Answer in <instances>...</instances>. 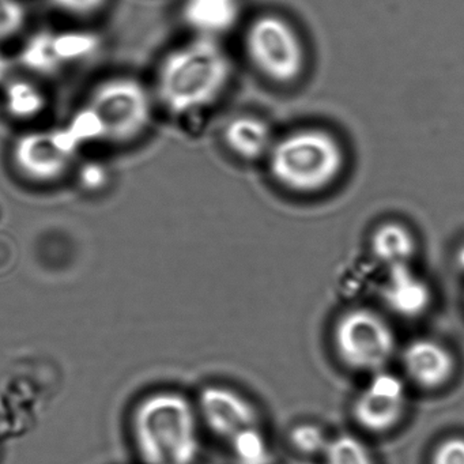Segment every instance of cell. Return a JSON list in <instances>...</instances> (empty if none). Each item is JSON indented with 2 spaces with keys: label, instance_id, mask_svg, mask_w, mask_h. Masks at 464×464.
Instances as JSON below:
<instances>
[{
  "label": "cell",
  "instance_id": "6da1fadb",
  "mask_svg": "<svg viewBox=\"0 0 464 464\" xmlns=\"http://www.w3.org/2000/svg\"><path fill=\"white\" fill-rule=\"evenodd\" d=\"M232 75V61L222 45L217 40L195 37L160 62L154 96L170 115H189L218 102Z\"/></svg>",
  "mask_w": 464,
  "mask_h": 464
},
{
  "label": "cell",
  "instance_id": "7a4b0ae2",
  "mask_svg": "<svg viewBox=\"0 0 464 464\" xmlns=\"http://www.w3.org/2000/svg\"><path fill=\"white\" fill-rule=\"evenodd\" d=\"M132 430L146 464H191L199 450V414L188 399L157 392L143 399L132 418Z\"/></svg>",
  "mask_w": 464,
  "mask_h": 464
},
{
  "label": "cell",
  "instance_id": "3957f363",
  "mask_svg": "<svg viewBox=\"0 0 464 464\" xmlns=\"http://www.w3.org/2000/svg\"><path fill=\"white\" fill-rule=\"evenodd\" d=\"M274 180L295 194H316L335 183L344 167L339 140L320 129L290 132L274 142L267 156Z\"/></svg>",
  "mask_w": 464,
  "mask_h": 464
},
{
  "label": "cell",
  "instance_id": "277c9868",
  "mask_svg": "<svg viewBox=\"0 0 464 464\" xmlns=\"http://www.w3.org/2000/svg\"><path fill=\"white\" fill-rule=\"evenodd\" d=\"M153 93L131 75H113L100 81L83 104L102 129V143L124 146L137 142L153 121Z\"/></svg>",
  "mask_w": 464,
  "mask_h": 464
},
{
  "label": "cell",
  "instance_id": "5b68a950",
  "mask_svg": "<svg viewBox=\"0 0 464 464\" xmlns=\"http://www.w3.org/2000/svg\"><path fill=\"white\" fill-rule=\"evenodd\" d=\"M333 343L346 368L371 374L384 371L398 347L392 325L369 308L343 312L334 325Z\"/></svg>",
  "mask_w": 464,
  "mask_h": 464
},
{
  "label": "cell",
  "instance_id": "8992f818",
  "mask_svg": "<svg viewBox=\"0 0 464 464\" xmlns=\"http://www.w3.org/2000/svg\"><path fill=\"white\" fill-rule=\"evenodd\" d=\"M246 50L254 66L276 83L295 82L305 69L303 40L276 15H263L249 25Z\"/></svg>",
  "mask_w": 464,
  "mask_h": 464
},
{
  "label": "cell",
  "instance_id": "52a82bcc",
  "mask_svg": "<svg viewBox=\"0 0 464 464\" xmlns=\"http://www.w3.org/2000/svg\"><path fill=\"white\" fill-rule=\"evenodd\" d=\"M80 148L67 127L25 132L13 142L10 160L25 180L47 186L72 170Z\"/></svg>",
  "mask_w": 464,
  "mask_h": 464
},
{
  "label": "cell",
  "instance_id": "ba28073f",
  "mask_svg": "<svg viewBox=\"0 0 464 464\" xmlns=\"http://www.w3.org/2000/svg\"><path fill=\"white\" fill-rule=\"evenodd\" d=\"M406 382L388 371L372 374L353 401V418L362 430L384 434L403 420L407 411Z\"/></svg>",
  "mask_w": 464,
  "mask_h": 464
},
{
  "label": "cell",
  "instance_id": "9c48e42d",
  "mask_svg": "<svg viewBox=\"0 0 464 464\" xmlns=\"http://www.w3.org/2000/svg\"><path fill=\"white\" fill-rule=\"evenodd\" d=\"M197 410L208 430L227 441L246 429L260 426L256 407L246 396L224 385L206 387Z\"/></svg>",
  "mask_w": 464,
  "mask_h": 464
},
{
  "label": "cell",
  "instance_id": "30bf717a",
  "mask_svg": "<svg viewBox=\"0 0 464 464\" xmlns=\"http://www.w3.org/2000/svg\"><path fill=\"white\" fill-rule=\"evenodd\" d=\"M401 366L410 382L425 391L447 387L458 372L452 350L431 338H418L407 343L401 353Z\"/></svg>",
  "mask_w": 464,
  "mask_h": 464
},
{
  "label": "cell",
  "instance_id": "8fae6325",
  "mask_svg": "<svg viewBox=\"0 0 464 464\" xmlns=\"http://www.w3.org/2000/svg\"><path fill=\"white\" fill-rule=\"evenodd\" d=\"M382 297L393 314L407 319L422 316L430 308L431 289L410 265L387 268Z\"/></svg>",
  "mask_w": 464,
  "mask_h": 464
},
{
  "label": "cell",
  "instance_id": "7c38bea8",
  "mask_svg": "<svg viewBox=\"0 0 464 464\" xmlns=\"http://www.w3.org/2000/svg\"><path fill=\"white\" fill-rule=\"evenodd\" d=\"M241 15L240 0H184L181 17L197 37L217 40L229 34Z\"/></svg>",
  "mask_w": 464,
  "mask_h": 464
},
{
  "label": "cell",
  "instance_id": "4fadbf2b",
  "mask_svg": "<svg viewBox=\"0 0 464 464\" xmlns=\"http://www.w3.org/2000/svg\"><path fill=\"white\" fill-rule=\"evenodd\" d=\"M224 140L232 153L243 160L267 157L273 148L270 126L256 116H237L227 124Z\"/></svg>",
  "mask_w": 464,
  "mask_h": 464
},
{
  "label": "cell",
  "instance_id": "5bb4252c",
  "mask_svg": "<svg viewBox=\"0 0 464 464\" xmlns=\"http://www.w3.org/2000/svg\"><path fill=\"white\" fill-rule=\"evenodd\" d=\"M371 252L387 268L410 265L417 254V238L406 225L384 222L372 233Z\"/></svg>",
  "mask_w": 464,
  "mask_h": 464
},
{
  "label": "cell",
  "instance_id": "9a60e30c",
  "mask_svg": "<svg viewBox=\"0 0 464 464\" xmlns=\"http://www.w3.org/2000/svg\"><path fill=\"white\" fill-rule=\"evenodd\" d=\"M47 107V94L31 80L14 78L4 86V108L13 121H34L45 112Z\"/></svg>",
  "mask_w": 464,
  "mask_h": 464
},
{
  "label": "cell",
  "instance_id": "2e32d148",
  "mask_svg": "<svg viewBox=\"0 0 464 464\" xmlns=\"http://www.w3.org/2000/svg\"><path fill=\"white\" fill-rule=\"evenodd\" d=\"M53 50L62 67L77 63L93 55L99 47V37L89 32H62L51 34Z\"/></svg>",
  "mask_w": 464,
  "mask_h": 464
},
{
  "label": "cell",
  "instance_id": "e0dca14e",
  "mask_svg": "<svg viewBox=\"0 0 464 464\" xmlns=\"http://www.w3.org/2000/svg\"><path fill=\"white\" fill-rule=\"evenodd\" d=\"M20 53L21 64L36 74L53 75L63 69L53 53L51 32L34 34Z\"/></svg>",
  "mask_w": 464,
  "mask_h": 464
},
{
  "label": "cell",
  "instance_id": "ac0fdd59",
  "mask_svg": "<svg viewBox=\"0 0 464 464\" xmlns=\"http://www.w3.org/2000/svg\"><path fill=\"white\" fill-rule=\"evenodd\" d=\"M227 442L238 464H270V445L260 426L246 429Z\"/></svg>",
  "mask_w": 464,
  "mask_h": 464
},
{
  "label": "cell",
  "instance_id": "d6986e66",
  "mask_svg": "<svg viewBox=\"0 0 464 464\" xmlns=\"http://www.w3.org/2000/svg\"><path fill=\"white\" fill-rule=\"evenodd\" d=\"M323 455L325 464H376L365 442L353 434L330 439Z\"/></svg>",
  "mask_w": 464,
  "mask_h": 464
},
{
  "label": "cell",
  "instance_id": "ffe728a7",
  "mask_svg": "<svg viewBox=\"0 0 464 464\" xmlns=\"http://www.w3.org/2000/svg\"><path fill=\"white\" fill-rule=\"evenodd\" d=\"M290 444L297 452L306 456L324 453L330 439H327L324 431L314 423H301L293 428L290 433Z\"/></svg>",
  "mask_w": 464,
  "mask_h": 464
},
{
  "label": "cell",
  "instance_id": "44dd1931",
  "mask_svg": "<svg viewBox=\"0 0 464 464\" xmlns=\"http://www.w3.org/2000/svg\"><path fill=\"white\" fill-rule=\"evenodd\" d=\"M28 23V13L21 0H0V43L17 37Z\"/></svg>",
  "mask_w": 464,
  "mask_h": 464
},
{
  "label": "cell",
  "instance_id": "7402d4cb",
  "mask_svg": "<svg viewBox=\"0 0 464 464\" xmlns=\"http://www.w3.org/2000/svg\"><path fill=\"white\" fill-rule=\"evenodd\" d=\"M110 0H50L58 12L75 18L96 17L104 12Z\"/></svg>",
  "mask_w": 464,
  "mask_h": 464
},
{
  "label": "cell",
  "instance_id": "603a6c76",
  "mask_svg": "<svg viewBox=\"0 0 464 464\" xmlns=\"http://www.w3.org/2000/svg\"><path fill=\"white\" fill-rule=\"evenodd\" d=\"M430 464H464V436L442 439L431 452Z\"/></svg>",
  "mask_w": 464,
  "mask_h": 464
},
{
  "label": "cell",
  "instance_id": "cb8c5ba5",
  "mask_svg": "<svg viewBox=\"0 0 464 464\" xmlns=\"http://www.w3.org/2000/svg\"><path fill=\"white\" fill-rule=\"evenodd\" d=\"M78 178H80L81 186L86 191H102L104 187H107L108 170L99 162H86L81 167Z\"/></svg>",
  "mask_w": 464,
  "mask_h": 464
},
{
  "label": "cell",
  "instance_id": "d4e9b609",
  "mask_svg": "<svg viewBox=\"0 0 464 464\" xmlns=\"http://www.w3.org/2000/svg\"><path fill=\"white\" fill-rule=\"evenodd\" d=\"M10 74H12V63L7 56L0 53V86L2 88L9 82Z\"/></svg>",
  "mask_w": 464,
  "mask_h": 464
}]
</instances>
